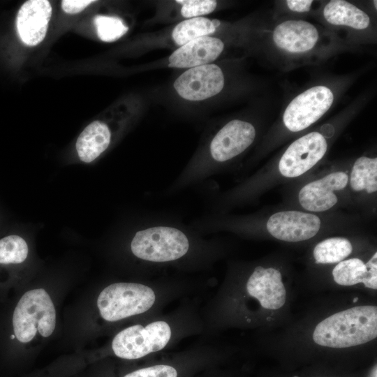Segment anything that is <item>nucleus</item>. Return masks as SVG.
<instances>
[{
    "label": "nucleus",
    "mask_w": 377,
    "mask_h": 377,
    "mask_svg": "<svg viewBox=\"0 0 377 377\" xmlns=\"http://www.w3.org/2000/svg\"><path fill=\"white\" fill-rule=\"evenodd\" d=\"M311 0H288L286 3L290 10L295 12H307L310 10Z\"/></svg>",
    "instance_id": "obj_27"
},
{
    "label": "nucleus",
    "mask_w": 377,
    "mask_h": 377,
    "mask_svg": "<svg viewBox=\"0 0 377 377\" xmlns=\"http://www.w3.org/2000/svg\"><path fill=\"white\" fill-rule=\"evenodd\" d=\"M52 7L47 0H29L20 8L16 20L22 41L29 46L42 42L46 35Z\"/></svg>",
    "instance_id": "obj_13"
},
{
    "label": "nucleus",
    "mask_w": 377,
    "mask_h": 377,
    "mask_svg": "<svg viewBox=\"0 0 377 377\" xmlns=\"http://www.w3.org/2000/svg\"><path fill=\"white\" fill-rule=\"evenodd\" d=\"M189 248L186 235L169 226H154L137 232L132 239V253L151 262H168L184 256Z\"/></svg>",
    "instance_id": "obj_4"
},
{
    "label": "nucleus",
    "mask_w": 377,
    "mask_h": 377,
    "mask_svg": "<svg viewBox=\"0 0 377 377\" xmlns=\"http://www.w3.org/2000/svg\"><path fill=\"white\" fill-rule=\"evenodd\" d=\"M13 325L17 340L27 343L36 332L43 337H50L56 325V311L53 302L43 288L25 293L13 313Z\"/></svg>",
    "instance_id": "obj_2"
},
{
    "label": "nucleus",
    "mask_w": 377,
    "mask_h": 377,
    "mask_svg": "<svg viewBox=\"0 0 377 377\" xmlns=\"http://www.w3.org/2000/svg\"><path fill=\"white\" fill-rule=\"evenodd\" d=\"M353 190H365L371 193L377 191V158L362 156L355 162L350 174Z\"/></svg>",
    "instance_id": "obj_19"
},
{
    "label": "nucleus",
    "mask_w": 377,
    "mask_h": 377,
    "mask_svg": "<svg viewBox=\"0 0 377 377\" xmlns=\"http://www.w3.org/2000/svg\"><path fill=\"white\" fill-rule=\"evenodd\" d=\"M348 177L343 172H332L311 182L301 188L299 202L302 207L311 212H323L332 208L337 202L335 191L343 189Z\"/></svg>",
    "instance_id": "obj_11"
},
{
    "label": "nucleus",
    "mask_w": 377,
    "mask_h": 377,
    "mask_svg": "<svg viewBox=\"0 0 377 377\" xmlns=\"http://www.w3.org/2000/svg\"><path fill=\"white\" fill-rule=\"evenodd\" d=\"M28 255V246L23 238L10 235L0 239V264H18Z\"/></svg>",
    "instance_id": "obj_22"
},
{
    "label": "nucleus",
    "mask_w": 377,
    "mask_h": 377,
    "mask_svg": "<svg viewBox=\"0 0 377 377\" xmlns=\"http://www.w3.org/2000/svg\"><path fill=\"white\" fill-rule=\"evenodd\" d=\"M327 149V141L318 132H311L300 138L281 156L279 163L280 173L286 177L303 175L324 156Z\"/></svg>",
    "instance_id": "obj_7"
},
{
    "label": "nucleus",
    "mask_w": 377,
    "mask_h": 377,
    "mask_svg": "<svg viewBox=\"0 0 377 377\" xmlns=\"http://www.w3.org/2000/svg\"><path fill=\"white\" fill-rule=\"evenodd\" d=\"M370 377H376V367H375V368H374V369L372 370Z\"/></svg>",
    "instance_id": "obj_29"
},
{
    "label": "nucleus",
    "mask_w": 377,
    "mask_h": 377,
    "mask_svg": "<svg viewBox=\"0 0 377 377\" xmlns=\"http://www.w3.org/2000/svg\"><path fill=\"white\" fill-rule=\"evenodd\" d=\"M212 22L216 28L220 25V22L218 20H213Z\"/></svg>",
    "instance_id": "obj_28"
},
{
    "label": "nucleus",
    "mask_w": 377,
    "mask_h": 377,
    "mask_svg": "<svg viewBox=\"0 0 377 377\" xmlns=\"http://www.w3.org/2000/svg\"><path fill=\"white\" fill-rule=\"evenodd\" d=\"M334 281L341 286L362 283L365 287L377 289V253L367 263L359 258L339 262L332 270Z\"/></svg>",
    "instance_id": "obj_16"
},
{
    "label": "nucleus",
    "mask_w": 377,
    "mask_h": 377,
    "mask_svg": "<svg viewBox=\"0 0 377 377\" xmlns=\"http://www.w3.org/2000/svg\"><path fill=\"white\" fill-rule=\"evenodd\" d=\"M111 133L108 126L99 121L89 124L76 142V150L80 160L90 163L100 156L110 142Z\"/></svg>",
    "instance_id": "obj_17"
},
{
    "label": "nucleus",
    "mask_w": 377,
    "mask_h": 377,
    "mask_svg": "<svg viewBox=\"0 0 377 377\" xmlns=\"http://www.w3.org/2000/svg\"><path fill=\"white\" fill-rule=\"evenodd\" d=\"M320 224V219L315 214L290 210L272 214L267 222V229L278 239L296 242L314 237Z\"/></svg>",
    "instance_id": "obj_9"
},
{
    "label": "nucleus",
    "mask_w": 377,
    "mask_h": 377,
    "mask_svg": "<svg viewBox=\"0 0 377 377\" xmlns=\"http://www.w3.org/2000/svg\"><path fill=\"white\" fill-rule=\"evenodd\" d=\"M376 337V306H359L337 312L320 322L313 332L316 343L336 348L363 344Z\"/></svg>",
    "instance_id": "obj_1"
},
{
    "label": "nucleus",
    "mask_w": 377,
    "mask_h": 377,
    "mask_svg": "<svg viewBox=\"0 0 377 377\" xmlns=\"http://www.w3.org/2000/svg\"><path fill=\"white\" fill-rule=\"evenodd\" d=\"M332 91L325 86H316L296 96L285 110L283 121L293 132L302 131L318 120L331 107Z\"/></svg>",
    "instance_id": "obj_6"
},
{
    "label": "nucleus",
    "mask_w": 377,
    "mask_h": 377,
    "mask_svg": "<svg viewBox=\"0 0 377 377\" xmlns=\"http://www.w3.org/2000/svg\"><path fill=\"white\" fill-rule=\"evenodd\" d=\"M246 290L266 309H279L286 302V292L281 272L273 267H256L247 281Z\"/></svg>",
    "instance_id": "obj_12"
},
{
    "label": "nucleus",
    "mask_w": 377,
    "mask_h": 377,
    "mask_svg": "<svg viewBox=\"0 0 377 377\" xmlns=\"http://www.w3.org/2000/svg\"><path fill=\"white\" fill-rule=\"evenodd\" d=\"M170 337V327L164 321H156L145 327L135 325L118 333L112 341V347L119 357L138 359L163 349Z\"/></svg>",
    "instance_id": "obj_5"
},
{
    "label": "nucleus",
    "mask_w": 377,
    "mask_h": 377,
    "mask_svg": "<svg viewBox=\"0 0 377 377\" xmlns=\"http://www.w3.org/2000/svg\"><path fill=\"white\" fill-rule=\"evenodd\" d=\"M223 48L224 44L219 38L203 36L175 50L169 57L168 66L191 68L209 64L221 54Z\"/></svg>",
    "instance_id": "obj_14"
},
{
    "label": "nucleus",
    "mask_w": 377,
    "mask_h": 377,
    "mask_svg": "<svg viewBox=\"0 0 377 377\" xmlns=\"http://www.w3.org/2000/svg\"><path fill=\"white\" fill-rule=\"evenodd\" d=\"M99 38L105 42H113L124 35L128 27L116 17L96 15L94 19Z\"/></svg>",
    "instance_id": "obj_23"
},
{
    "label": "nucleus",
    "mask_w": 377,
    "mask_h": 377,
    "mask_svg": "<svg viewBox=\"0 0 377 377\" xmlns=\"http://www.w3.org/2000/svg\"><path fill=\"white\" fill-rule=\"evenodd\" d=\"M325 20L334 25L348 26L356 29L368 27L370 19L363 10L343 0H332L325 6Z\"/></svg>",
    "instance_id": "obj_18"
},
{
    "label": "nucleus",
    "mask_w": 377,
    "mask_h": 377,
    "mask_svg": "<svg viewBox=\"0 0 377 377\" xmlns=\"http://www.w3.org/2000/svg\"><path fill=\"white\" fill-rule=\"evenodd\" d=\"M15 334H13V335L10 336V338H11V339H15Z\"/></svg>",
    "instance_id": "obj_31"
},
{
    "label": "nucleus",
    "mask_w": 377,
    "mask_h": 377,
    "mask_svg": "<svg viewBox=\"0 0 377 377\" xmlns=\"http://www.w3.org/2000/svg\"><path fill=\"white\" fill-rule=\"evenodd\" d=\"M318 39L316 28L303 20L283 22L276 26L273 33L276 45L293 53L304 52L312 49Z\"/></svg>",
    "instance_id": "obj_15"
},
{
    "label": "nucleus",
    "mask_w": 377,
    "mask_h": 377,
    "mask_svg": "<svg viewBox=\"0 0 377 377\" xmlns=\"http://www.w3.org/2000/svg\"><path fill=\"white\" fill-rule=\"evenodd\" d=\"M216 29L212 20L205 17H193L176 25L172 36L175 43L182 46L195 39L214 33Z\"/></svg>",
    "instance_id": "obj_21"
},
{
    "label": "nucleus",
    "mask_w": 377,
    "mask_h": 377,
    "mask_svg": "<svg viewBox=\"0 0 377 377\" xmlns=\"http://www.w3.org/2000/svg\"><path fill=\"white\" fill-rule=\"evenodd\" d=\"M177 2L182 4V16L193 18L212 13L217 5V2L214 0H179Z\"/></svg>",
    "instance_id": "obj_24"
},
{
    "label": "nucleus",
    "mask_w": 377,
    "mask_h": 377,
    "mask_svg": "<svg viewBox=\"0 0 377 377\" xmlns=\"http://www.w3.org/2000/svg\"><path fill=\"white\" fill-rule=\"evenodd\" d=\"M352 251V244L347 239L332 237L317 244L313 255L316 263L332 264L343 260Z\"/></svg>",
    "instance_id": "obj_20"
},
{
    "label": "nucleus",
    "mask_w": 377,
    "mask_h": 377,
    "mask_svg": "<svg viewBox=\"0 0 377 377\" xmlns=\"http://www.w3.org/2000/svg\"><path fill=\"white\" fill-rule=\"evenodd\" d=\"M224 86V76L216 64L188 68L174 82L177 94L188 101H202L219 94Z\"/></svg>",
    "instance_id": "obj_8"
},
{
    "label": "nucleus",
    "mask_w": 377,
    "mask_h": 377,
    "mask_svg": "<svg viewBox=\"0 0 377 377\" xmlns=\"http://www.w3.org/2000/svg\"><path fill=\"white\" fill-rule=\"evenodd\" d=\"M374 4H375V8H377V6H376V3H377V1H374Z\"/></svg>",
    "instance_id": "obj_32"
},
{
    "label": "nucleus",
    "mask_w": 377,
    "mask_h": 377,
    "mask_svg": "<svg viewBox=\"0 0 377 377\" xmlns=\"http://www.w3.org/2000/svg\"><path fill=\"white\" fill-rule=\"evenodd\" d=\"M155 299L153 290L145 285L116 283L101 292L97 306L102 318L112 322L147 311Z\"/></svg>",
    "instance_id": "obj_3"
},
{
    "label": "nucleus",
    "mask_w": 377,
    "mask_h": 377,
    "mask_svg": "<svg viewBox=\"0 0 377 377\" xmlns=\"http://www.w3.org/2000/svg\"><path fill=\"white\" fill-rule=\"evenodd\" d=\"M94 1L91 0H64L61 1V8L66 13L75 14L82 11Z\"/></svg>",
    "instance_id": "obj_26"
},
{
    "label": "nucleus",
    "mask_w": 377,
    "mask_h": 377,
    "mask_svg": "<svg viewBox=\"0 0 377 377\" xmlns=\"http://www.w3.org/2000/svg\"><path fill=\"white\" fill-rule=\"evenodd\" d=\"M176 369L168 365H155L133 371L124 377H177Z\"/></svg>",
    "instance_id": "obj_25"
},
{
    "label": "nucleus",
    "mask_w": 377,
    "mask_h": 377,
    "mask_svg": "<svg viewBox=\"0 0 377 377\" xmlns=\"http://www.w3.org/2000/svg\"><path fill=\"white\" fill-rule=\"evenodd\" d=\"M256 130L249 122L235 119L226 124L216 134L210 144L212 158L226 161L243 152L253 142Z\"/></svg>",
    "instance_id": "obj_10"
},
{
    "label": "nucleus",
    "mask_w": 377,
    "mask_h": 377,
    "mask_svg": "<svg viewBox=\"0 0 377 377\" xmlns=\"http://www.w3.org/2000/svg\"><path fill=\"white\" fill-rule=\"evenodd\" d=\"M357 300H358V298H357V297H355V298L353 300V302H356Z\"/></svg>",
    "instance_id": "obj_30"
}]
</instances>
